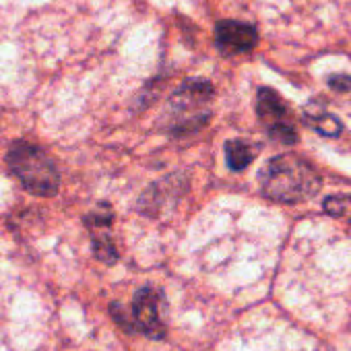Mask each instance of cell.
Wrapping results in <instances>:
<instances>
[{
  "mask_svg": "<svg viewBox=\"0 0 351 351\" xmlns=\"http://www.w3.org/2000/svg\"><path fill=\"white\" fill-rule=\"evenodd\" d=\"M261 191L267 199L279 203H302L320 191V173L302 157L281 153L267 161L261 176Z\"/></svg>",
  "mask_w": 351,
  "mask_h": 351,
  "instance_id": "6da1fadb",
  "label": "cell"
},
{
  "mask_svg": "<svg viewBox=\"0 0 351 351\" xmlns=\"http://www.w3.org/2000/svg\"><path fill=\"white\" fill-rule=\"evenodd\" d=\"M7 163L23 189L36 197L50 199L58 193L60 176L52 157L34 143L17 141L7 153Z\"/></svg>",
  "mask_w": 351,
  "mask_h": 351,
  "instance_id": "7a4b0ae2",
  "label": "cell"
},
{
  "mask_svg": "<svg viewBox=\"0 0 351 351\" xmlns=\"http://www.w3.org/2000/svg\"><path fill=\"white\" fill-rule=\"evenodd\" d=\"M213 97V87L207 81H186L171 97V126L173 134H191L201 130L211 112L207 110Z\"/></svg>",
  "mask_w": 351,
  "mask_h": 351,
  "instance_id": "3957f363",
  "label": "cell"
},
{
  "mask_svg": "<svg viewBox=\"0 0 351 351\" xmlns=\"http://www.w3.org/2000/svg\"><path fill=\"white\" fill-rule=\"evenodd\" d=\"M256 114H258L261 122L265 124V128L273 141H277L281 145H295L298 143V132H295V126L291 122V112L279 93H275L269 87L258 89Z\"/></svg>",
  "mask_w": 351,
  "mask_h": 351,
  "instance_id": "277c9868",
  "label": "cell"
},
{
  "mask_svg": "<svg viewBox=\"0 0 351 351\" xmlns=\"http://www.w3.org/2000/svg\"><path fill=\"white\" fill-rule=\"evenodd\" d=\"M161 293L155 287H141L132 300V324L151 339L165 337V324L161 320Z\"/></svg>",
  "mask_w": 351,
  "mask_h": 351,
  "instance_id": "5b68a950",
  "label": "cell"
},
{
  "mask_svg": "<svg viewBox=\"0 0 351 351\" xmlns=\"http://www.w3.org/2000/svg\"><path fill=\"white\" fill-rule=\"evenodd\" d=\"M258 42V32L250 23L242 21H219L215 25V44L223 54H244L250 52Z\"/></svg>",
  "mask_w": 351,
  "mask_h": 351,
  "instance_id": "8992f818",
  "label": "cell"
},
{
  "mask_svg": "<svg viewBox=\"0 0 351 351\" xmlns=\"http://www.w3.org/2000/svg\"><path fill=\"white\" fill-rule=\"evenodd\" d=\"M112 209L108 205H99L93 213H89L85 217L87 228L91 230L93 236V248H95V256L106 263V265H114L118 261V250L110 238V223H112Z\"/></svg>",
  "mask_w": 351,
  "mask_h": 351,
  "instance_id": "52a82bcc",
  "label": "cell"
},
{
  "mask_svg": "<svg viewBox=\"0 0 351 351\" xmlns=\"http://www.w3.org/2000/svg\"><path fill=\"white\" fill-rule=\"evenodd\" d=\"M254 157H256V149L250 143L240 141V138L226 143V159H228L230 169L242 171L244 167H248L254 161Z\"/></svg>",
  "mask_w": 351,
  "mask_h": 351,
  "instance_id": "ba28073f",
  "label": "cell"
},
{
  "mask_svg": "<svg viewBox=\"0 0 351 351\" xmlns=\"http://www.w3.org/2000/svg\"><path fill=\"white\" fill-rule=\"evenodd\" d=\"M306 122H310V126L320 132L322 136H337L343 128V124L332 116V114H326V112H314L312 108L306 110Z\"/></svg>",
  "mask_w": 351,
  "mask_h": 351,
  "instance_id": "9c48e42d",
  "label": "cell"
},
{
  "mask_svg": "<svg viewBox=\"0 0 351 351\" xmlns=\"http://www.w3.org/2000/svg\"><path fill=\"white\" fill-rule=\"evenodd\" d=\"M328 85H330V89L341 91V93L351 91V77L349 75H332V77H328Z\"/></svg>",
  "mask_w": 351,
  "mask_h": 351,
  "instance_id": "30bf717a",
  "label": "cell"
},
{
  "mask_svg": "<svg viewBox=\"0 0 351 351\" xmlns=\"http://www.w3.org/2000/svg\"><path fill=\"white\" fill-rule=\"evenodd\" d=\"M347 203H349V205H351V197H349V199H347ZM349 221H351V217H349Z\"/></svg>",
  "mask_w": 351,
  "mask_h": 351,
  "instance_id": "8fae6325",
  "label": "cell"
}]
</instances>
